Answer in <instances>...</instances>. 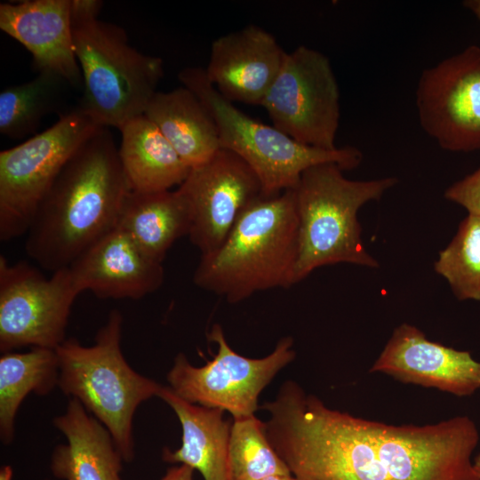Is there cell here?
Wrapping results in <instances>:
<instances>
[{
  "instance_id": "30",
  "label": "cell",
  "mask_w": 480,
  "mask_h": 480,
  "mask_svg": "<svg viewBox=\"0 0 480 480\" xmlns=\"http://www.w3.org/2000/svg\"><path fill=\"white\" fill-rule=\"evenodd\" d=\"M12 468L11 466H4L0 469V480H12Z\"/></svg>"
},
{
  "instance_id": "22",
  "label": "cell",
  "mask_w": 480,
  "mask_h": 480,
  "mask_svg": "<svg viewBox=\"0 0 480 480\" xmlns=\"http://www.w3.org/2000/svg\"><path fill=\"white\" fill-rule=\"evenodd\" d=\"M190 226L188 204L178 189L156 193L130 190L116 225L148 258L159 263L179 238L188 235Z\"/></svg>"
},
{
  "instance_id": "7",
  "label": "cell",
  "mask_w": 480,
  "mask_h": 480,
  "mask_svg": "<svg viewBox=\"0 0 480 480\" xmlns=\"http://www.w3.org/2000/svg\"><path fill=\"white\" fill-rule=\"evenodd\" d=\"M178 78L211 114L220 148L239 156L254 172L264 196L293 188L303 172L314 165L333 163L347 171L362 162L363 154L355 147L327 150L307 146L245 115L216 90L203 68H182Z\"/></svg>"
},
{
  "instance_id": "4",
  "label": "cell",
  "mask_w": 480,
  "mask_h": 480,
  "mask_svg": "<svg viewBox=\"0 0 480 480\" xmlns=\"http://www.w3.org/2000/svg\"><path fill=\"white\" fill-rule=\"evenodd\" d=\"M100 0H72L74 51L82 74L78 106L99 125L118 130L144 112L164 76L163 60L128 42L124 29L98 19Z\"/></svg>"
},
{
  "instance_id": "28",
  "label": "cell",
  "mask_w": 480,
  "mask_h": 480,
  "mask_svg": "<svg viewBox=\"0 0 480 480\" xmlns=\"http://www.w3.org/2000/svg\"><path fill=\"white\" fill-rule=\"evenodd\" d=\"M193 471L192 468L181 464L168 469L161 480H192Z\"/></svg>"
},
{
  "instance_id": "23",
  "label": "cell",
  "mask_w": 480,
  "mask_h": 480,
  "mask_svg": "<svg viewBox=\"0 0 480 480\" xmlns=\"http://www.w3.org/2000/svg\"><path fill=\"white\" fill-rule=\"evenodd\" d=\"M59 359L55 349L32 348L24 353H4L0 358V438L9 444L14 420L31 392L45 396L58 386Z\"/></svg>"
},
{
  "instance_id": "15",
  "label": "cell",
  "mask_w": 480,
  "mask_h": 480,
  "mask_svg": "<svg viewBox=\"0 0 480 480\" xmlns=\"http://www.w3.org/2000/svg\"><path fill=\"white\" fill-rule=\"evenodd\" d=\"M286 53L272 34L250 24L212 43L204 70L228 100L260 106Z\"/></svg>"
},
{
  "instance_id": "19",
  "label": "cell",
  "mask_w": 480,
  "mask_h": 480,
  "mask_svg": "<svg viewBox=\"0 0 480 480\" xmlns=\"http://www.w3.org/2000/svg\"><path fill=\"white\" fill-rule=\"evenodd\" d=\"M176 413L182 428V444L172 452L164 449L166 462L187 465L198 470L204 480H230L228 445L231 425L220 409L188 403L169 387H161L157 396Z\"/></svg>"
},
{
  "instance_id": "13",
  "label": "cell",
  "mask_w": 480,
  "mask_h": 480,
  "mask_svg": "<svg viewBox=\"0 0 480 480\" xmlns=\"http://www.w3.org/2000/svg\"><path fill=\"white\" fill-rule=\"evenodd\" d=\"M177 189L188 204L191 226L188 236L201 255L217 250L245 208L263 196L251 167L222 148L205 163L191 168Z\"/></svg>"
},
{
  "instance_id": "3",
  "label": "cell",
  "mask_w": 480,
  "mask_h": 480,
  "mask_svg": "<svg viewBox=\"0 0 480 480\" xmlns=\"http://www.w3.org/2000/svg\"><path fill=\"white\" fill-rule=\"evenodd\" d=\"M299 220L293 189L260 196L241 213L214 252L201 255L193 281L236 303L253 293L294 284Z\"/></svg>"
},
{
  "instance_id": "9",
  "label": "cell",
  "mask_w": 480,
  "mask_h": 480,
  "mask_svg": "<svg viewBox=\"0 0 480 480\" xmlns=\"http://www.w3.org/2000/svg\"><path fill=\"white\" fill-rule=\"evenodd\" d=\"M260 106L272 125L296 141L332 150L340 124V89L324 53L300 45L287 52Z\"/></svg>"
},
{
  "instance_id": "20",
  "label": "cell",
  "mask_w": 480,
  "mask_h": 480,
  "mask_svg": "<svg viewBox=\"0 0 480 480\" xmlns=\"http://www.w3.org/2000/svg\"><path fill=\"white\" fill-rule=\"evenodd\" d=\"M119 131L118 155L131 191H167L185 180L190 168L145 115L131 119Z\"/></svg>"
},
{
  "instance_id": "29",
  "label": "cell",
  "mask_w": 480,
  "mask_h": 480,
  "mask_svg": "<svg viewBox=\"0 0 480 480\" xmlns=\"http://www.w3.org/2000/svg\"><path fill=\"white\" fill-rule=\"evenodd\" d=\"M463 5L480 20V0H467L463 2Z\"/></svg>"
},
{
  "instance_id": "25",
  "label": "cell",
  "mask_w": 480,
  "mask_h": 480,
  "mask_svg": "<svg viewBox=\"0 0 480 480\" xmlns=\"http://www.w3.org/2000/svg\"><path fill=\"white\" fill-rule=\"evenodd\" d=\"M230 480H261L291 474L266 435L265 423L252 415L233 420L228 445Z\"/></svg>"
},
{
  "instance_id": "12",
  "label": "cell",
  "mask_w": 480,
  "mask_h": 480,
  "mask_svg": "<svg viewBox=\"0 0 480 480\" xmlns=\"http://www.w3.org/2000/svg\"><path fill=\"white\" fill-rule=\"evenodd\" d=\"M420 126L452 152L480 150V47L425 68L416 88Z\"/></svg>"
},
{
  "instance_id": "16",
  "label": "cell",
  "mask_w": 480,
  "mask_h": 480,
  "mask_svg": "<svg viewBox=\"0 0 480 480\" xmlns=\"http://www.w3.org/2000/svg\"><path fill=\"white\" fill-rule=\"evenodd\" d=\"M72 0H24L0 4V28L32 56V68L51 73L73 88L82 74L73 43Z\"/></svg>"
},
{
  "instance_id": "2",
  "label": "cell",
  "mask_w": 480,
  "mask_h": 480,
  "mask_svg": "<svg viewBox=\"0 0 480 480\" xmlns=\"http://www.w3.org/2000/svg\"><path fill=\"white\" fill-rule=\"evenodd\" d=\"M129 191L113 135L100 127L68 161L38 205L27 233L28 256L51 272L69 267L116 227Z\"/></svg>"
},
{
  "instance_id": "18",
  "label": "cell",
  "mask_w": 480,
  "mask_h": 480,
  "mask_svg": "<svg viewBox=\"0 0 480 480\" xmlns=\"http://www.w3.org/2000/svg\"><path fill=\"white\" fill-rule=\"evenodd\" d=\"M53 425L67 443L53 450L51 469L63 480H122L124 458L108 428L76 399L70 398L66 412Z\"/></svg>"
},
{
  "instance_id": "1",
  "label": "cell",
  "mask_w": 480,
  "mask_h": 480,
  "mask_svg": "<svg viewBox=\"0 0 480 480\" xmlns=\"http://www.w3.org/2000/svg\"><path fill=\"white\" fill-rule=\"evenodd\" d=\"M270 444L296 480H479L475 422L391 425L327 407L286 381L264 404Z\"/></svg>"
},
{
  "instance_id": "31",
  "label": "cell",
  "mask_w": 480,
  "mask_h": 480,
  "mask_svg": "<svg viewBox=\"0 0 480 480\" xmlns=\"http://www.w3.org/2000/svg\"><path fill=\"white\" fill-rule=\"evenodd\" d=\"M261 480H296L292 474L289 475H273L267 476Z\"/></svg>"
},
{
  "instance_id": "10",
  "label": "cell",
  "mask_w": 480,
  "mask_h": 480,
  "mask_svg": "<svg viewBox=\"0 0 480 480\" xmlns=\"http://www.w3.org/2000/svg\"><path fill=\"white\" fill-rule=\"evenodd\" d=\"M207 337L218 346L213 359L195 367L179 354L167 374L169 388L188 403L227 411L233 420L254 415L262 389L295 356L292 338L281 339L271 354L253 359L229 347L220 324Z\"/></svg>"
},
{
  "instance_id": "24",
  "label": "cell",
  "mask_w": 480,
  "mask_h": 480,
  "mask_svg": "<svg viewBox=\"0 0 480 480\" xmlns=\"http://www.w3.org/2000/svg\"><path fill=\"white\" fill-rule=\"evenodd\" d=\"M70 86L51 73H38L33 79L10 86L0 93V133L21 139L34 133L43 118L58 110Z\"/></svg>"
},
{
  "instance_id": "32",
  "label": "cell",
  "mask_w": 480,
  "mask_h": 480,
  "mask_svg": "<svg viewBox=\"0 0 480 480\" xmlns=\"http://www.w3.org/2000/svg\"><path fill=\"white\" fill-rule=\"evenodd\" d=\"M473 465L476 474L480 480V453L474 458Z\"/></svg>"
},
{
  "instance_id": "5",
  "label": "cell",
  "mask_w": 480,
  "mask_h": 480,
  "mask_svg": "<svg viewBox=\"0 0 480 480\" xmlns=\"http://www.w3.org/2000/svg\"><path fill=\"white\" fill-rule=\"evenodd\" d=\"M342 172L333 163L316 164L303 172L292 188L299 220L294 284L325 265L379 268L363 243L357 212L368 202L380 199L398 180H353Z\"/></svg>"
},
{
  "instance_id": "26",
  "label": "cell",
  "mask_w": 480,
  "mask_h": 480,
  "mask_svg": "<svg viewBox=\"0 0 480 480\" xmlns=\"http://www.w3.org/2000/svg\"><path fill=\"white\" fill-rule=\"evenodd\" d=\"M435 271L460 300L480 301V217L468 214L450 244L438 253Z\"/></svg>"
},
{
  "instance_id": "14",
  "label": "cell",
  "mask_w": 480,
  "mask_h": 480,
  "mask_svg": "<svg viewBox=\"0 0 480 480\" xmlns=\"http://www.w3.org/2000/svg\"><path fill=\"white\" fill-rule=\"evenodd\" d=\"M370 371L457 396H470L480 388V362L468 351L431 341L405 323L395 329Z\"/></svg>"
},
{
  "instance_id": "21",
  "label": "cell",
  "mask_w": 480,
  "mask_h": 480,
  "mask_svg": "<svg viewBox=\"0 0 480 480\" xmlns=\"http://www.w3.org/2000/svg\"><path fill=\"white\" fill-rule=\"evenodd\" d=\"M144 115L190 169L205 163L221 148L211 114L183 85L165 92H157Z\"/></svg>"
},
{
  "instance_id": "8",
  "label": "cell",
  "mask_w": 480,
  "mask_h": 480,
  "mask_svg": "<svg viewBox=\"0 0 480 480\" xmlns=\"http://www.w3.org/2000/svg\"><path fill=\"white\" fill-rule=\"evenodd\" d=\"M100 127L78 105L44 132L0 152V239L28 233L52 184Z\"/></svg>"
},
{
  "instance_id": "11",
  "label": "cell",
  "mask_w": 480,
  "mask_h": 480,
  "mask_svg": "<svg viewBox=\"0 0 480 480\" xmlns=\"http://www.w3.org/2000/svg\"><path fill=\"white\" fill-rule=\"evenodd\" d=\"M80 293L68 268L45 277L25 261L0 256V351L31 346L55 349L66 339L71 307Z\"/></svg>"
},
{
  "instance_id": "6",
  "label": "cell",
  "mask_w": 480,
  "mask_h": 480,
  "mask_svg": "<svg viewBox=\"0 0 480 480\" xmlns=\"http://www.w3.org/2000/svg\"><path fill=\"white\" fill-rule=\"evenodd\" d=\"M123 316L113 309L95 342L83 346L75 338L55 348L60 390L76 398L109 431L124 460L134 458L132 420L139 405L157 396L161 385L135 372L121 350Z\"/></svg>"
},
{
  "instance_id": "17",
  "label": "cell",
  "mask_w": 480,
  "mask_h": 480,
  "mask_svg": "<svg viewBox=\"0 0 480 480\" xmlns=\"http://www.w3.org/2000/svg\"><path fill=\"white\" fill-rule=\"evenodd\" d=\"M80 292L101 299L138 300L159 289L162 263L148 258L121 228L116 227L86 249L68 267Z\"/></svg>"
},
{
  "instance_id": "27",
  "label": "cell",
  "mask_w": 480,
  "mask_h": 480,
  "mask_svg": "<svg viewBox=\"0 0 480 480\" xmlns=\"http://www.w3.org/2000/svg\"><path fill=\"white\" fill-rule=\"evenodd\" d=\"M444 197L465 208L468 214L480 217V167L450 186Z\"/></svg>"
}]
</instances>
